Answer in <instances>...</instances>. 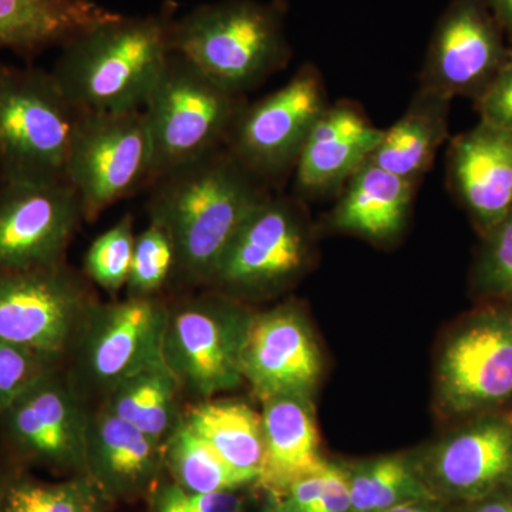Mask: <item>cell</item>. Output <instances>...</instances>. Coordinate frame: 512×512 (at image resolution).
Masks as SVG:
<instances>
[{
  "label": "cell",
  "mask_w": 512,
  "mask_h": 512,
  "mask_svg": "<svg viewBox=\"0 0 512 512\" xmlns=\"http://www.w3.org/2000/svg\"><path fill=\"white\" fill-rule=\"evenodd\" d=\"M150 221L173 239L177 278L210 286L222 256L271 185L222 146L175 167L148 187Z\"/></svg>",
  "instance_id": "1"
},
{
  "label": "cell",
  "mask_w": 512,
  "mask_h": 512,
  "mask_svg": "<svg viewBox=\"0 0 512 512\" xmlns=\"http://www.w3.org/2000/svg\"><path fill=\"white\" fill-rule=\"evenodd\" d=\"M177 6L101 23L62 46L50 72L84 113L141 110L173 53Z\"/></svg>",
  "instance_id": "2"
},
{
  "label": "cell",
  "mask_w": 512,
  "mask_h": 512,
  "mask_svg": "<svg viewBox=\"0 0 512 512\" xmlns=\"http://www.w3.org/2000/svg\"><path fill=\"white\" fill-rule=\"evenodd\" d=\"M173 52L231 92L242 94L284 69L291 59L284 0H220L177 18Z\"/></svg>",
  "instance_id": "3"
},
{
  "label": "cell",
  "mask_w": 512,
  "mask_h": 512,
  "mask_svg": "<svg viewBox=\"0 0 512 512\" xmlns=\"http://www.w3.org/2000/svg\"><path fill=\"white\" fill-rule=\"evenodd\" d=\"M83 114L50 70L0 60V184L67 181Z\"/></svg>",
  "instance_id": "4"
},
{
  "label": "cell",
  "mask_w": 512,
  "mask_h": 512,
  "mask_svg": "<svg viewBox=\"0 0 512 512\" xmlns=\"http://www.w3.org/2000/svg\"><path fill=\"white\" fill-rule=\"evenodd\" d=\"M247 103L242 94L225 89L190 60L171 53L143 107L153 146L151 184L173 168L225 146Z\"/></svg>",
  "instance_id": "5"
},
{
  "label": "cell",
  "mask_w": 512,
  "mask_h": 512,
  "mask_svg": "<svg viewBox=\"0 0 512 512\" xmlns=\"http://www.w3.org/2000/svg\"><path fill=\"white\" fill-rule=\"evenodd\" d=\"M252 315L215 289L170 305L164 360L183 393L202 402L244 382L242 350Z\"/></svg>",
  "instance_id": "6"
},
{
  "label": "cell",
  "mask_w": 512,
  "mask_h": 512,
  "mask_svg": "<svg viewBox=\"0 0 512 512\" xmlns=\"http://www.w3.org/2000/svg\"><path fill=\"white\" fill-rule=\"evenodd\" d=\"M89 278L64 264L0 271V339L60 366L99 303Z\"/></svg>",
  "instance_id": "7"
},
{
  "label": "cell",
  "mask_w": 512,
  "mask_h": 512,
  "mask_svg": "<svg viewBox=\"0 0 512 512\" xmlns=\"http://www.w3.org/2000/svg\"><path fill=\"white\" fill-rule=\"evenodd\" d=\"M170 303L160 296H127L97 303L72 355L70 382L86 399H101L128 377L165 365L164 338Z\"/></svg>",
  "instance_id": "8"
},
{
  "label": "cell",
  "mask_w": 512,
  "mask_h": 512,
  "mask_svg": "<svg viewBox=\"0 0 512 512\" xmlns=\"http://www.w3.org/2000/svg\"><path fill=\"white\" fill-rule=\"evenodd\" d=\"M312 251L302 200L271 195L232 239L210 288L239 301L272 295L305 274Z\"/></svg>",
  "instance_id": "9"
},
{
  "label": "cell",
  "mask_w": 512,
  "mask_h": 512,
  "mask_svg": "<svg viewBox=\"0 0 512 512\" xmlns=\"http://www.w3.org/2000/svg\"><path fill=\"white\" fill-rule=\"evenodd\" d=\"M153 146L143 109L84 113L74 134L67 181L82 201L84 221L151 184Z\"/></svg>",
  "instance_id": "10"
},
{
  "label": "cell",
  "mask_w": 512,
  "mask_h": 512,
  "mask_svg": "<svg viewBox=\"0 0 512 512\" xmlns=\"http://www.w3.org/2000/svg\"><path fill=\"white\" fill-rule=\"evenodd\" d=\"M328 106L319 70L305 64L276 92L247 103L225 147L266 184L274 185L295 170L306 138Z\"/></svg>",
  "instance_id": "11"
},
{
  "label": "cell",
  "mask_w": 512,
  "mask_h": 512,
  "mask_svg": "<svg viewBox=\"0 0 512 512\" xmlns=\"http://www.w3.org/2000/svg\"><path fill=\"white\" fill-rule=\"evenodd\" d=\"M90 414L59 367L0 412V443L16 463L86 470Z\"/></svg>",
  "instance_id": "12"
},
{
  "label": "cell",
  "mask_w": 512,
  "mask_h": 512,
  "mask_svg": "<svg viewBox=\"0 0 512 512\" xmlns=\"http://www.w3.org/2000/svg\"><path fill=\"white\" fill-rule=\"evenodd\" d=\"M444 412L478 416L512 402V311L485 309L448 338L437 366Z\"/></svg>",
  "instance_id": "13"
},
{
  "label": "cell",
  "mask_w": 512,
  "mask_h": 512,
  "mask_svg": "<svg viewBox=\"0 0 512 512\" xmlns=\"http://www.w3.org/2000/svg\"><path fill=\"white\" fill-rule=\"evenodd\" d=\"M83 221L69 181L0 184V271L64 264Z\"/></svg>",
  "instance_id": "14"
},
{
  "label": "cell",
  "mask_w": 512,
  "mask_h": 512,
  "mask_svg": "<svg viewBox=\"0 0 512 512\" xmlns=\"http://www.w3.org/2000/svg\"><path fill=\"white\" fill-rule=\"evenodd\" d=\"M417 466L441 503L467 504L512 487V414H478Z\"/></svg>",
  "instance_id": "15"
},
{
  "label": "cell",
  "mask_w": 512,
  "mask_h": 512,
  "mask_svg": "<svg viewBox=\"0 0 512 512\" xmlns=\"http://www.w3.org/2000/svg\"><path fill=\"white\" fill-rule=\"evenodd\" d=\"M508 56L480 0H451L431 37L420 87L451 100L478 99Z\"/></svg>",
  "instance_id": "16"
},
{
  "label": "cell",
  "mask_w": 512,
  "mask_h": 512,
  "mask_svg": "<svg viewBox=\"0 0 512 512\" xmlns=\"http://www.w3.org/2000/svg\"><path fill=\"white\" fill-rule=\"evenodd\" d=\"M242 377L256 396L308 397L322 375V355L298 306L254 313L241 359Z\"/></svg>",
  "instance_id": "17"
},
{
  "label": "cell",
  "mask_w": 512,
  "mask_h": 512,
  "mask_svg": "<svg viewBox=\"0 0 512 512\" xmlns=\"http://www.w3.org/2000/svg\"><path fill=\"white\" fill-rule=\"evenodd\" d=\"M383 131L356 104H329L296 161L295 197L311 200L342 190L375 153Z\"/></svg>",
  "instance_id": "18"
},
{
  "label": "cell",
  "mask_w": 512,
  "mask_h": 512,
  "mask_svg": "<svg viewBox=\"0 0 512 512\" xmlns=\"http://www.w3.org/2000/svg\"><path fill=\"white\" fill-rule=\"evenodd\" d=\"M448 183L484 234L512 212V130L481 121L454 138Z\"/></svg>",
  "instance_id": "19"
},
{
  "label": "cell",
  "mask_w": 512,
  "mask_h": 512,
  "mask_svg": "<svg viewBox=\"0 0 512 512\" xmlns=\"http://www.w3.org/2000/svg\"><path fill=\"white\" fill-rule=\"evenodd\" d=\"M164 466V443L100 407L90 414L86 470L104 494L136 495L147 490Z\"/></svg>",
  "instance_id": "20"
},
{
  "label": "cell",
  "mask_w": 512,
  "mask_h": 512,
  "mask_svg": "<svg viewBox=\"0 0 512 512\" xmlns=\"http://www.w3.org/2000/svg\"><path fill=\"white\" fill-rule=\"evenodd\" d=\"M264 464L256 484L271 498L302 478L328 466L320 454L318 427L308 397L284 396L264 400Z\"/></svg>",
  "instance_id": "21"
},
{
  "label": "cell",
  "mask_w": 512,
  "mask_h": 512,
  "mask_svg": "<svg viewBox=\"0 0 512 512\" xmlns=\"http://www.w3.org/2000/svg\"><path fill=\"white\" fill-rule=\"evenodd\" d=\"M417 184L366 161L340 190L330 225L375 244L392 242L406 228Z\"/></svg>",
  "instance_id": "22"
},
{
  "label": "cell",
  "mask_w": 512,
  "mask_h": 512,
  "mask_svg": "<svg viewBox=\"0 0 512 512\" xmlns=\"http://www.w3.org/2000/svg\"><path fill=\"white\" fill-rule=\"evenodd\" d=\"M119 15L96 0H0V49L30 59Z\"/></svg>",
  "instance_id": "23"
},
{
  "label": "cell",
  "mask_w": 512,
  "mask_h": 512,
  "mask_svg": "<svg viewBox=\"0 0 512 512\" xmlns=\"http://www.w3.org/2000/svg\"><path fill=\"white\" fill-rule=\"evenodd\" d=\"M450 103L448 97L420 87L403 116L383 131L370 161L389 173L419 183L448 137Z\"/></svg>",
  "instance_id": "24"
},
{
  "label": "cell",
  "mask_w": 512,
  "mask_h": 512,
  "mask_svg": "<svg viewBox=\"0 0 512 512\" xmlns=\"http://www.w3.org/2000/svg\"><path fill=\"white\" fill-rule=\"evenodd\" d=\"M184 420L229 466L258 481L264 464L262 414L232 400H202Z\"/></svg>",
  "instance_id": "25"
},
{
  "label": "cell",
  "mask_w": 512,
  "mask_h": 512,
  "mask_svg": "<svg viewBox=\"0 0 512 512\" xmlns=\"http://www.w3.org/2000/svg\"><path fill=\"white\" fill-rule=\"evenodd\" d=\"M180 383L167 365L128 377L103 397L101 407L161 443L183 419Z\"/></svg>",
  "instance_id": "26"
},
{
  "label": "cell",
  "mask_w": 512,
  "mask_h": 512,
  "mask_svg": "<svg viewBox=\"0 0 512 512\" xmlns=\"http://www.w3.org/2000/svg\"><path fill=\"white\" fill-rule=\"evenodd\" d=\"M346 473L350 512H384L407 501L437 500L410 457L375 458L346 467Z\"/></svg>",
  "instance_id": "27"
},
{
  "label": "cell",
  "mask_w": 512,
  "mask_h": 512,
  "mask_svg": "<svg viewBox=\"0 0 512 512\" xmlns=\"http://www.w3.org/2000/svg\"><path fill=\"white\" fill-rule=\"evenodd\" d=\"M164 466L173 474L175 484L191 493L237 491L256 483L255 478L239 473L222 460L194 430L181 419L164 441Z\"/></svg>",
  "instance_id": "28"
},
{
  "label": "cell",
  "mask_w": 512,
  "mask_h": 512,
  "mask_svg": "<svg viewBox=\"0 0 512 512\" xmlns=\"http://www.w3.org/2000/svg\"><path fill=\"white\" fill-rule=\"evenodd\" d=\"M101 491L89 477L46 484L18 476L0 501V512H101Z\"/></svg>",
  "instance_id": "29"
},
{
  "label": "cell",
  "mask_w": 512,
  "mask_h": 512,
  "mask_svg": "<svg viewBox=\"0 0 512 512\" xmlns=\"http://www.w3.org/2000/svg\"><path fill=\"white\" fill-rule=\"evenodd\" d=\"M136 237L133 217L126 214L87 249L84 275L106 292H119L127 285Z\"/></svg>",
  "instance_id": "30"
},
{
  "label": "cell",
  "mask_w": 512,
  "mask_h": 512,
  "mask_svg": "<svg viewBox=\"0 0 512 512\" xmlns=\"http://www.w3.org/2000/svg\"><path fill=\"white\" fill-rule=\"evenodd\" d=\"M177 276V254L173 239L161 225L150 221L136 237L128 275V296H158Z\"/></svg>",
  "instance_id": "31"
},
{
  "label": "cell",
  "mask_w": 512,
  "mask_h": 512,
  "mask_svg": "<svg viewBox=\"0 0 512 512\" xmlns=\"http://www.w3.org/2000/svg\"><path fill=\"white\" fill-rule=\"evenodd\" d=\"M271 512H350L346 467L329 463L296 481L281 497L272 498Z\"/></svg>",
  "instance_id": "32"
},
{
  "label": "cell",
  "mask_w": 512,
  "mask_h": 512,
  "mask_svg": "<svg viewBox=\"0 0 512 512\" xmlns=\"http://www.w3.org/2000/svg\"><path fill=\"white\" fill-rule=\"evenodd\" d=\"M476 278L481 291L512 302V212L484 234Z\"/></svg>",
  "instance_id": "33"
},
{
  "label": "cell",
  "mask_w": 512,
  "mask_h": 512,
  "mask_svg": "<svg viewBox=\"0 0 512 512\" xmlns=\"http://www.w3.org/2000/svg\"><path fill=\"white\" fill-rule=\"evenodd\" d=\"M59 367L33 350L0 339V412Z\"/></svg>",
  "instance_id": "34"
},
{
  "label": "cell",
  "mask_w": 512,
  "mask_h": 512,
  "mask_svg": "<svg viewBox=\"0 0 512 512\" xmlns=\"http://www.w3.org/2000/svg\"><path fill=\"white\" fill-rule=\"evenodd\" d=\"M244 505V498L237 491L191 493L171 484L158 491L154 512H242Z\"/></svg>",
  "instance_id": "35"
},
{
  "label": "cell",
  "mask_w": 512,
  "mask_h": 512,
  "mask_svg": "<svg viewBox=\"0 0 512 512\" xmlns=\"http://www.w3.org/2000/svg\"><path fill=\"white\" fill-rule=\"evenodd\" d=\"M476 100L481 121L512 130V53Z\"/></svg>",
  "instance_id": "36"
},
{
  "label": "cell",
  "mask_w": 512,
  "mask_h": 512,
  "mask_svg": "<svg viewBox=\"0 0 512 512\" xmlns=\"http://www.w3.org/2000/svg\"><path fill=\"white\" fill-rule=\"evenodd\" d=\"M457 512H512V487L504 488L480 500L461 504Z\"/></svg>",
  "instance_id": "37"
},
{
  "label": "cell",
  "mask_w": 512,
  "mask_h": 512,
  "mask_svg": "<svg viewBox=\"0 0 512 512\" xmlns=\"http://www.w3.org/2000/svg\"><path fill=\"white\" fill-rule=\"evenodd\" d=\"M439 500H413L384 512H447Z\"/></svg>",
  "instance_id": "38"
},
{
  "label": "cell",
  "mask_w": 512,
  "mask_h": 512,
  "mask_svg": "<svg viewBox=\"0 0 512 512\" xmlns=\"http://www.w3.org/2000/svg\"><path fill=\"white\" fill-rule=\"evenodd\" d=\"M498 19L512 33V0H488Z\"/></svg>",
  "instance_id": "39"
},
{
  "label": "cell",
  "mask_w": 512,
  "mask_h": 512,
  "mask_svg": "<svg viewBox=\"0 0 512 512\" xmlns=\"http://www.w3.org/2000/svg\"><path fill=\"white\" fill-rule=\"evenodd\" d=\"M18 476L19 474L13 473L12 468L3 466V464L0 463V501H2L6 491H8L9 485L12 484V481Z\"/></svg>",
  "instance_id": "40"
},
{
  "label": "cell",
  "mask_w": 512,
  "mask_h": 512,
  "mask_svg": "<svg viewBox=\"0 0 512 512\" xmlns=\"http://www.w3.org/2000/svg\"><path fill=\"white\" fill-rule=\"evenodd\" d=\"M242 512H245V511H242Z\"/></svg>",
  "instance_id": "41"
}]
</instances>
